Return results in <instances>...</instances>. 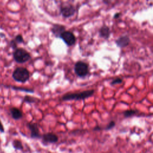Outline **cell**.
Instances as JSON below:
<instances>
[{
  "mask_svg": "<svg viewBox=\"0 0 153 153\" xmlns=\"http://www.w3.org/2000/svg\"><path fill=\"white\" fill-rule=\"evenodd\" d=\"M10 113H11V117L14 120H19L23 116L22 112L19 109L15 107L10 109Z\"/></svg>",
  "mask_w": 153,
  "mask_h": 153,
  "instance_id": "12",
  "label": "cell"
},
{
  "mask_svg": "<svg viewBox=\"0 0 153 153\" xmlns=\"http://www.w3.org/2000/svg\"><path fill=\"white\" fill-rule=\"evenodd\" d=\"M115 122H114V121H111V122L108 124V126H106V130H109V129H111L112 128H113V127L115 126Z\"/></svg>",
  "mask_w": 153,
  "mask_h": 153,
  "instance_id": "19",
  "label": "cell"
},
{
  "mask_svg": "<svg viewBox=\"0 0 153 153\" xmlns=\"http://www.w3.org/2000/svg\"><path fill=\"white\" fill-rule=\"evenodd\" d=\"M13 146L14 147L17 149H22L23 148V146H22V144L21 143L20 141L18 140H15L13 143Z\"/></svg>",
  "mask_w": 153,
  "mask_h": 153,
  "instance_id": "17",
  "label": "cell"
},
{
  "mask_svg": "<svg viewBox=\"0 0 153 153\" xmlns=\"http://www.w3.org/2000/svg\"><path fill=\"white\" fill-rule=\"evenodd\" d=\"M65 29L66 27L65 26L60 24L55 23L52 25L51 27V32L55 37L60 38L61 34L66 30Z\"/></svg>",
  "mask_w": 153,
  "mask_h": 153,
  "instance_id": "7",
  "label": "cell"
},
{
  "mask_svg": "<svg viewBox=\"0 0 153 153\" xmlns=\"http://www.w3.org/2000/svg\"><path fill=\"white\" fill-rule=\"evenodd\" d=\"M10 45L11 47L14 49V50H16L17 48V44L16 43V42L14 41V39H12L11 41H10Z\"/></svg>",
  "mask_w": 153,
  "mask_h": 153,
  "instance_id": "20",
  "label": "cell"
},
{
  "mask_svg": "<svg viewBox=\"0 0 153 153\" xmlns=\"http://www.w3.org/2000/svg\"><path fill=\"white\" fill-rule=\"evenodd\" d=\"M94 93V90H85L81 92L76 93H68L65 94L62 97V100H84L86 98L91 97Z\"/></svg>",
  "mask_w": 153,
  "mask_h": 153,
  "instance_id": "1",
  "label": "cell"
},
{
  "mask_svg": "<svg viewBox=\"0 0 153 153\" xmlns=\"http://www.w3.org/2000/svg\"><path fill=\"white\" fill-rule=\"evenodd\" d=\"M99 36L101 38L108 39L110 36V34H111L110 28L106 25H103L99 29Z\"/></svg>",
  "mask_w": 153,
  "mask_h": 153,
  "instance_id": "9",
  "label": "cell"
},
{
  "mask_svg": "<svg viewBox=\"0 0 153 153\" xmlns=\"http://www.w3.org/2000/svg\"><path fill=\"white\" fill-rule=\"evenodd\" d=\"M11 88L15 90H19V91H25V92H28V93H33L34 90L30 88H22V87H18L16 86H13L11 87Z\"/></svg>",
  "mask_w": 153,
  "mask_h": 153,
  "instance_id": "14",
  "label": "cell"
},
{
  "mask_svg": "<svg viewBox=\"0 0 153 153\" xmlns=\"http://www.w3.org/2000/svg\"><path fill=\"white\" fill-rule=\"evenodd\" d=\"M30 54L28 51L22 48H17L13 53L14 60L19 63H23L30 59Z\"/></svg>",
  "mask_w": 153,
  "mask_h": 153,
  "instance_id": "3",
  "label": "cell"
},
{
  "mask_svg": "<svg viewBox=\"0 0 153 153\" xmlns=\"http://www.w3.org/2000/svg\"><path fill=\"white\" fill-rule=\"evenodd\" d=\"M29 71L24 67H17L15 69L12 74L13 78L17 82L25 83L29 78Z\"/></svg>",
  "mask_w": 153,
  "mask_h": 153,
  "instance_id": "2",
  "label": "cell"
},
{
  "mask_svg": "<svg viewBox=\"0 0 153 153\" xmlns=\"http://www.w3.org/2000/svg\"><path fill=\"white\" fill-rule=\"evenodd\" d=\"M60 12L65 18L69 17L75 13V8L70 4H62L60 7Z\"/></svg>",
  "mask_w": 153,
  "mask_h": 153,
  "instance_id": "5",
  "label": "cell"
},
{
  "mask_svg": "<svg viewBox=\"0 0 153 153\" xmlns=\"http://www.w3.org/2000/svg\"><path fill=\"white\" fill-rule=\"evenodd\" d=\"M27 126L31 131L32 137H40V134H39L38 127V125L36 123H29L27 124Z\"/></svg>",
  "mask_w": 153,
  "mask_h": 153,
  "instance_id": "10",
  "label": "cell"
},
{
  "mask_svg": "<svg viewBox=\"0 0 153 153\" xmlns=\"http://www.w3.org/2000/svg\"><path fill=\"white\" fill-rule=\"evenodd\" d=\"M0 131L2 132V133H3L4 131V128L3 125L1 123V121H0Z\"/></svg>",
  "mask_w": 153,
  "mask_h": 153,
  "instance_id": "21",
  "label": "cell"
},
{
  "mask_svg": "<svg viewBox=\"0 0 153 153\" xmlns=\"http://www.w3.org/2000/svg\"><path fill=\"white\" fill-rule=\"evenodd\" d=\"M60 38H61L68 46L73 45L76 42V38L74 34L68 30L64 31L61 34Z\"/></svg>",
  "mask_w": 153,
  "mask_h": 153,
  "instance_id": "6",
  "label": "cell"
},
{
  "mask_svg": "<svg viewBox=\"0 0 153 153\" xmlns=\"http://www.w3.org/2000/svg\"><path fill=\"white\" fill-rule=\"evenodd\" d=\"M130 41V38L127 35H123L115 40V44L118 47L123 48L129 44Z\"/></svg>",
  "mask_w": 153,
  "mask_h": 153,
  "instance_id": "8",
  "label": "cell"
},
{
  "mask_svg": "<svg viewBox=\"0 0 153 153\" xmlns=\"http://www.w3.org/2000/svg\"><path fill=\"white\" fill-rule=\"evenodd\" d=\"M74 71L78 76L83 78L89 72L88 65L87 63L82 61H78L75 64Z\"/></svg>",
  "mask_w": 153,
  "mask_h": 153,
  "instance_id": "4",
  "label": "cell"
},
{
  "mask_svg": "<svg viewBox=\"0 0 153 153\" xmlns=\"http://www.w3.org/2000/svg\"><path fill=\"white\" fill-rule=\"evenodd\" d=\"M123 82V79L121 78H117L115 79L112 80L111 82V85H114L115 84H121Z\"/></svg>",
  "mask_w": 153,
  "mask_h": 153,
  "instance_id": "18",
  "label": "cell"
},
{
  "mask_svg": "<svg viewBox=\"0 0 153 153\" xmlns=\"http://www.w3.org/2000/svg\"><path fill=\"white\" fill-rule=\"evenodd\" d=\"M43 139L44 141L50 142V143H54L56 142L58 140L57 136L51 133H48L43 135Z\"/></svg>",
  "mask_w": 153,
  "mask_h": 153,
  "instance_id": "11",
  "label": "cell"
},
{
  "mask_svg": "<svg viewBox=\"0 0 153 153\" xmlns=\"http://www.w3.org/2000/svg\"><path fill=\"white\" fill-rule=\"evenodd\" d=\"M14 41L16 42V43L17 44H21V43H23L24 42V40H23V38L22 36V35L20 34H19L17 35H16L14 39Z\"/></svg>",
  "mask_w": 153,
  "mask_h": 153,
  "instance_id": "16",
  "label": "cell"
},
{
  "mask_svg": "<svg viewBox=\"0 0 153 153\" xmlns=\"http://www.w3.org/2000/svg\"><path fill=\"white\" fill-rule=\"evenodd\" d=\"M120 16V13H115V14H114L113 18H114V19H118Z\"/></svg>",
  "mask_w": 153,
  "mask_h": 153,
  "instance_id": "22",
  "label": "cell"
},
{
  "mask_svg": "<svg viewBox=\"0 0 153 153\" xmlns=\"http://www.w3.org/2000/svg\"><path fill=\"white\" fill-rule=\"evenodd\" d=\"M137 112L136 110H127L124 112V116L126 118L134 115Z\"/></svg>",
  "mask_w": 153,
  "mask_h": 153,
  "instance_id": "15",
  "label": "cell"
},
{
  "mask_svg": "<svg viewBox=\"0 0 153 153\" xmlns=\"http://www.w3.org/2000/svg\"><path fill=\"white\" fill-rule=\"evenodd\" d=\"M39 100L37 98H35L34 97H32L30 96H25L23 99V102L31 103H36L38 102Z\"/></svg>",
  "mask_w": 153,
  "mask_h": 153,
  "instance_id": "13",
  "label": "cell"
}]
</instances>
